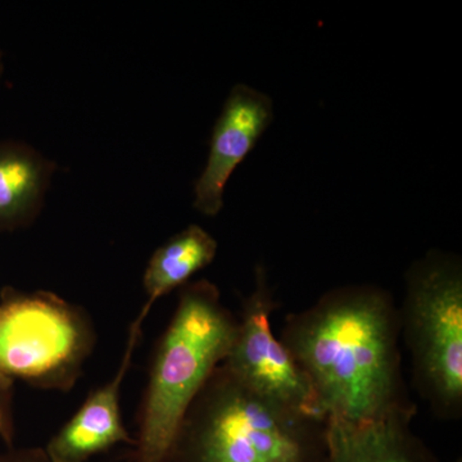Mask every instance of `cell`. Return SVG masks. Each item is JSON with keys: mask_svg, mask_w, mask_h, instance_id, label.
<instances>
[{"mask_svg": "<svg viewBox=\"0 0 462 462\" xmlns=\"http://www.w3.org/2000/svg\"><path fill=\"white\" fill-rule=\"evenodd\" d=\"M273 120L269 96L245 84L231 89L216 121L205 170L194 187V208L205 216L220 214L231 173L243 162Z\"/></svg>", "mask_w": 462, "mask_h": 462, "instance_id": "7", "label": "cell"}, {"mask_svg": "<svg viewBox=\"0 0 462 462\" xmlns=\"http://www.w3.org/2000/svg\"><path fill=\"white\" fill-rule=\"evenodd\" d=\"M238 319L214 282L181 287L178 306L158 343L132 462H171L182 419L236 339Z\"/></svg>", "mask_w": 462, "mask_h": 462, "instance_id": "3", "label": "cell"}, {"mask_svg": "<svg viewBox=\"0 0 462 462\" xmlns=\"http://www.w3.org/2000/svg\"><path fill=\"white\" fill-rule=\"evenodd\" d=\"M401 336L411 355L412 380L440 420L462 416V264L431 251L406 273Z\"/></svg>", "mask_w": 462, "mask_h": 462, "instance_id": "4", "label": "cell"}, {"mask_svg": "<svg viewBox=\"0 0 462 462\" xmlns=\"http://www.w3.org/2000/svg\"><path fill=\"white\" fill-rule=\"evenodd\" d=\"M51 161L23 142H0V233L29 226L41 214L56 171Z\"/></svg>", "mask_w": 462, "mask_h": 462, "instance_id": "10", "label": "cell"}, {"mask_svg": "<svg viewBox=\"0 0 462 462\" xmlns=\"http://www.w3.org/2000/svg\"><path fill=\"white\" fill-rule=\"evenodd\" d=\"M217 242L199 225H189L154 252L145 269L147 300L135 322L143 325L152 306L173 289L184 287L194 273L212 263L217 254Z\"/></svg>", "mask_w": 462, "mask_h": 462, "instance_id": "11", "label": "cell"}, {"mask_svg": "<svg viewBox=\"0 0 462 462\" xmlns=\"http://www.w3.org/2000/svg\"><path fill=\"white\" fill-rule=\"evenodd\" d=\"M279 339L305 372L325 419H413L401 364L400 307L375 285H346L285 319Z\"/></svg>", "mask_w": 462, "mask_h": 462, "instance_id": "1", "label": "cell"}, {"mask_svg": "<svg viewBox=\"0 0 462 462\" xmlns=\"http://www.w3.org/2000/svg\"><path fill=\"white\" fill-rule=\"evenodd\" d=\"M141 336L142 325L133 322L123 361L114 378L94 391L45 447L51 462H87L120 443L134 445L135 440L123 422L120 400L121 387Z\"/></svg>", "mask_w": 462, "mask_h": 462, "instance_id": "8", "label": "cell"}, {"mask_svg": "<svg viewBox=\"0 0 462 462\" xmlns=\"http://www.w3.org/2000/svg\"><path fill=\"white\" fill-rule=\"evenodd\" d=\"M411 419L351 424L327 420V452L320 462H438L412 433Z\"/></svg>", "mask_w": 462, "mask_h": 462, "instance_id": "9", "label": "cell"}, {"mask_svg": "<svg viewBox=\"0 0 462 462\" xmlns=\"http://www.w3.org/2000/svg\"><path fill=\"white\" fill-rule=\"evenodd\" d=\"M454 462H462L461 458H457V460H455Z\"/></svg>", "mask_w": 462, "mask_h": 462, "instance_id": "15", "label": "cell"}, {"mask_svg": "<svg viewBox=\"0 0 462 462\" xmlns=\"http://www.w3.org/2000/svg\"><path fill=\"white\" fill-rule=\"evenodd\" d=\"M14 384V380L0 373V438L7 447H14V437H16Z\"/></svg>", "mask_w": 462, "mask_h": 462, "instance_id": "12", "label": "cell"}, {"mask_svg": "<svg viewBox=\"0 0 462 462\" xmlns=\"http://www.w3.org/2000/svg\"><path fill=\"white\" fill-rule=\"evenodd\" d=\"M96 346L80 307L50 291L8 289L0 302V373L35 388H74Z\"/></svg>", "mask_w": 462, "mask_h": 462, "instance_id": "5", "label": "cell"}, {"mask_svg": "<svg viewBox=\"0 0 462 462\" xmlns=\"http://www.w3.org/2000/svg\"><path fill=\"white\" fill-rule=\"evenodd\" d=\"M327 421L284 409L216 367L194 398L171 462H320Z\"/></svg>", "mask_w": 462, "mask_h": 462, "instance_id": "2", "label": "cell"}, {"mask_svg": "<svg viewBox=\"0 0 462 462\" xmlns=\"http://www.w3.org/2000/svg\"><path fill=\"white\" fill-rule=\"evenodd\" d=\"M254 291L243 300L236 339L221 364L236 379L284 409L327 421L311 383L293 356L273 333L278 307L263 264L256 267Z\"/></svg>", "mask_w": 462, "mask_h": 462, "instance_id": "6", "label": "cell"}, {"mask_svg": "<svg viewBox=\"0 0 462 462\" xmlns=\"http://www.w3.org/2000/svg\"><path fill=\"white\" fill-rule=\"evenodd\" d=\"M0 462H51L47 452L41 447L14 448L8 447L7 451L0 452Z\"/></svg>", "mask_w": 462, "mask_h": 462, "instance_id": "13", "label": "cell"}, {"mask_svg": "<svg viewBox=\"0 0 462 462\" xmlns=\"http://www.w3.org/2000/svg\"><path fill=\"white\" fill-rule=\"evenodd\" d=\"M3 71H5V62H3V53L0 51V78H2Z\"/></svg>", "mask_w": 462, "mask_h": 462, "instance_id": "14", "label": "cell"}]
</instances>
